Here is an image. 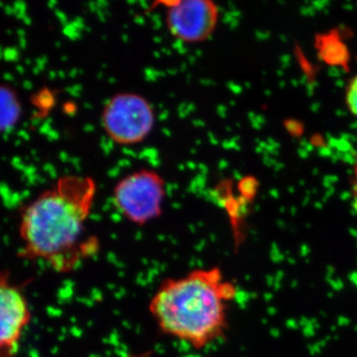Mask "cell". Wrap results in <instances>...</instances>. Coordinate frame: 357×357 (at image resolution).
Wrapping results in <instances>:
<instances>
[{
  "instance_id": "1",
  "label": "cell",
  "mask_w": 357,
  "mask_h": 357,
  "mask_svg": "<svg viewBox=\"0 0 357 357\" xmlns=\"http://www.w3.org/2000/svg\"><path fill=\"white\" fill-rule=\"evenodd\" d=\"M96 184L88 176L67 175L26 206L21 215L20 236L25 259H41L55 271H72L95 255L98 239L86 236Z\"/></svg>"
},
{
  "instance_id": "2",
  "label": "cell",
  "mask_w": 357,
  "mask_h": 357,
  "mask_svg": "<svg viewBox=\"0 0 357 357\" xmlns=\"http://www.w3.org/2000/svg\"><path fill=\"white\" fill-rule=\"evenodd\" d=\"M236 293L218 268L198 269L164 281L149 310L162 332L199 349L222 335Z\"/></svg>"
},
{
  "instance_id": "3",
  "label": "cell",
  "mask_w": 357,
  "mask_h": 357,
  "mask_svg": "<svg viewBox=\"0 0 357 357\" xmlns=\"http://www.w3.org/2000/svg\"><path fill=\"white\" fill-rule=\"evenodd\" d=\"M102 123L105 132L116 144H139L153 130L154 109L144 96L117 93L103 107Z\"/></svg>"
},
{
  "instance_id": "4",
  "label": "cell",
  "mask_w": 357,
  "mask_h": 357,
  "mask_svg": "<svg viewBox=\"0 0 357 357\" xmlns=\"http://www.w3.org/2000/svg\"><path fill=\"white\" fill-rule=\"evenodd\" d=\"M165 181L159 173L141 169L122 178L114 190L115 206L129 222L144 225L161 215Z\"/></svg>"
},
{
  "instance_id": "5",
  "label": "cell",
  "mask_w": 357,
  "mask_h": 357,
  "mask_svg": "<svg viewBox=\"0 0 357 357\" xmlns=\"http://www.w3.org/2000/svg\"><path fill=\"white\" fill-rule=\"evenodd\" d=\"M166 9V26L174 38L188 44L210 38L220 20V9L210 0L162 2Z\"/></svg>"
},
{
  "instance_id": "6",
  "label": "cell",
  "mask_w": 357,
  "mask_h": 357,
  "mask_svg": "<svg viewBox=\"0 0 357 357\" xmlns=\"http://www.w3.org/2000/svg\"><path fill=\"white\" fill-rule=\"evenodd\" d=\"M30 319L24 295L11 282L8 272H0V357L15 356Z\"/></svg>"
},
{
  "instance_id": "7",
  "label": "cell",
  "mask_w": 357,
  "mask_h": 357,
  "mask_svg": "<svg viewBox=\"0 0 357 357\" xmlns=\"http://www.w3.org/2000/svg\"><path fill=\"white\" fill-rule=\"evenodd\" d=\"M20 103L13 89L0 86V131L13 128L20 116Z\"/></svg>"
},
{
  "instance_id": "8",
  "label": "cell",
  "mask_w": 357,
  "mask_h": 357,
  "mask_svg": "<svg viewBox=\"0 0 357 357\" xmlns=\"http://www.w3.org/2000/svg\"><path fill=\"white\" fill-rule=\"evenodd\" d=\"M345 103L351 114L357 117V74L349 81L345 89Z\"/></svg>"
},
{
  "instance_id": "9",
  "label": "cell",
  "mask_w": 357,
  "mask_h": 357,
  "mask_svg": "<svg viewBox=\"0 0 357 357\" xmlns=\"http://www.w3.org/2000/svg\"><path fill=\"white\" fill-rule=\"evenodd\" d=\"M352 199L357 210V162L354 166V178H352Z\"/></svg>"
}]
</instances>
